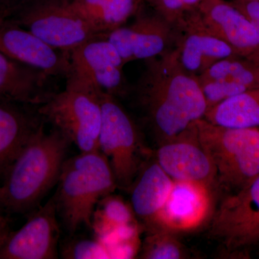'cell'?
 <instances>
[{
  "instance_id": "cell-7",
  "label": "cell",
  "mask_w": 259,
  "mask_h": 259,
  "mask_svg": "<svg viewBox=\"0 0 259 259\" xmlns=\"http://www.w3.org/2000/svg\"><path fill=\"white\" fill-rule=\"evenodd\" d=\"M6 18L56 50L69 54L101 32L68 8L64 0H32Z\"/></svg>"
},
{
  "instance_id": "cell-18",
  "label": "cell",
  "mask_w": 259,
  "mask_h": 259,
  "mask_svg": "<svg viewBox=\"0 0 259 259\" xmlns=\"http://www.w3.org/2000/svg\"><path fill=\"white\" fill-rule=\"evenodd\" d=\"M174 181L156 161L143 165L131 186V207L136 217L148 228L171 192Z\"/></svg>"
},
{
  "instance_id": "cell-14",
  "label": "cell",
  "mask_w": 259,
  "mask_h": 259,
  "mask_svg": "<svg viewBox=\"0 0 259 259\" xmlns=\"http://www.w3.org/2000/svg\"><path fill=\"white\" fill-rule=\"evenodd\" d=\"M210 188L199 182L174 181L164 205L148 229L171 233L193 231L203 224L211 208Z\"/></svg>"
},
{
  "instance_id": "cell-26",
  "label": "cell",
  "mask_w": 259,
  "mask_h": 259,
  "mask_svg": "<svg viewBox=\"0 0 259 259\" xmlns=\"http://www.w3.org/2000/svg\"><path fill=\"white\" fill-rule=\"evenodd\" d=\"M203 0H145L153 12L175 26L191 13L199 9Z\"/></svg>"
},
{
  "instance_id": "cell-6",
  "label": "cell",
  "mask_w": 259,
  "mask_h": 259,
  "mask_svg": "<svg viewBox=\"0 0 259 259\" xmlns=\"http://www.w3.org/2000/svg\"><path fill=\"white\" fill-rule=\"evenodd\" d=\"M102 124L99 149L108 160L117 187L130 190L144 165L139 129L117 97L99 93Z\"/></svg>"
},
{
  "instance_id": "cell-27",
  "label": "cell",
  "mask_w": 259,
  "mask_h": 259,
  "mask_svg": "<svg viewBox=\"0 0 259 259\" xmlns=\"http://www.w3.org/2000/svg\"><path fill=\"white\" fill-rule=\"evenodd\" d=\"M231 3L249 19L259 36V0H233Z\"/></svg>"
},
{
  "instance_id": "cell-21",
  "label": "cell",
  "mask_w": 259,
  "mask_h": 259,
  "mask_svg": "<svg viewBox=\"0 0 259 259\" xmlns=\"http://www.w3.org/2000/svg\"><path fill=\"white\" fill-rule=\"evenodd\" d=\"M204 118L223 127H259V88L227 99L209 109Z\"/></svg>"
},
{
  "instance_id": "cell-2",
  "label": "cell",
  "mask_w": 259,
  "mask_h": 259,
  "mask_svg": "<svg viewBox=\"0 0 259 259\" xmlns=\"http://www.w3.org/2000/svg\"><path fill=\"white\" fill-rule=\"evenodd\" d=\"M70 143L59 130L47 134L41 125L4 174L3 209L22 214L35 208L59 182Z\"/></svg>"
},
{
  "instance_id": "cell-20",
  "label": "cell",
  "mask_w": 259,
  "mask_h": 259,
  "mask_svg": "<svg viewBox=\"0 0 259 259\" xmlns=\"http://www.w3.org/2000/svg\"><path fill=\"white\" fill-rule=\"evenodd\" d=\"M65 3L102 34L125 25L144 10L146 3L145 0H70Z\"/></svg>"
},
{
  "instance_id": "cell-28",
  "label": "cell",
  "mask_w": 259,
  "mask_h": 259,
  "mask_svg": "<svg viewBox=\"0 0 259 259\" xmlns=\"http://www.w3.org/2000/svg\"><path fill=\"white\" fill-rule=\"evenodd\" d=\"M31 1L32 0H0V13L2 16H6L11 12Z\"/></svg>"
},
{
  "instance_id": "cell-10",
  "label": "cell",
  "mask_w": 259,
  "mask_h": 259,
  "mask_svg": "<svg viewBox=\"0 0 259 259\" xmlns=\"http://www.w3.org/2000/svg\"><path fill=\"white\" fill-rule=\"evenodd\" d=\"M143 11L131 25L102 35L115 47L125 64L158 57L174 48L175 28L171 24L154 12Z\"/></svg>"
},
{
  "instance_id": "cell-11",
  "label": "cell",
  "mask_w": 259,
  "mask_h": 259,
  "mask_svg": "<svg viewBox=\"0 0 259 259\" xmlns=\"http://www.w3.org/2000/svg\"><path fill=\"white\" fill-rule=\"evenodd\" d=\"M57 212L54 195L20 229L5 237L0 243V259L57 258L60 236Z\"/></svg>"
},
{
  "instance_id": "cell-4",
  "label": "cell",
  "mask_w": 259,
  "mask_h": 259,
  "mask_svg": "<svg viewBox=\"0 0 259 259\" xmlns=\"http://www.w3.org/2000/svg\"><path fill=\"white\" fill-rule=\"evenodd\" d=\"M194 129L224 188L234 193L258 176L259 127H223L203 117L194 122Z\"/></svg>"
},
{
  "instance_id": "cell-5",
  "label": "cell",
  "mask_w": 259,
  "mask_h": 259,
  "mask_svg": "<svg viewBox=\"0 0 259 259\" xmlns=\"http://www.w3.org/2000/svg\"><path fill=\"white\" fill-rule=\"evenodd\" d=\"M99 93L66 83L65 90L51 95L39 105L37 112L74 143L81 152L97 151L102 124Z\"/></svg>"
},
{
  "instance_id": "cell-24",
  "label": "cell",
  "mask_w": 259,
  "mask_h": 259,
  "mask_svg": "<svg viewBox=\"0 0 259 259\" xmlns=\"http://www.w3.org/2000/svg\"><path fill=\"white\" fill-rule=\"evenodd\" d=\"M185 255L183 245L173 233L159 228L148 231L140 254L146 259H180Z\"/></svg>"
},
{
  "instance_id": "cell-1",
  "label": "cell",
  "mask_w": 259,
  "mask_h": 259,
  "mask_svg": "<svg viewBox=\"0 0 259 259\" xmlns=\"http://www.w3.org/2000/svg\"><path fill=\"white\" fill-rule=\"evenodd\" d=\"M144 61L139 101L156 134L165 141L176 139L207 112L198 78L184 69L174 49Z\"/></svg>"
},
{
  "instance_id": "cell-3",
  "label": "cell",
  "mask_w": 259,
  "mask_h": 259,
  "mask_svg": "<svg viewBox=\"0 0 259 259\" xmlns=\"http://www.w3.org/2000/svg\"><path fill=\"white\" fill-rule=\"evenodd\" d=\"M117 187L110 163L100 149L66 159L54 195L66 229L72 233L81 226L92 228L97 204Z\"/></svg>"
},
{
  "instance_id": "cell-9",
  "label": "cell",
  "mask_w": 259,
  "mask_h": 259,
  "mask_svg": "<svg viewBox=\"0 0 259 259\" xmlns=\"http://www.w3.org/2000/svg\"><path fill=\"white\" fill-rule=\"evenodd\" d=\"M209 233L229 253H242L258 244L259 175L223 199Z\"/></svg>"
},
{
  "instance_id": "cell-22",
  "label": "cell",
  "mask_w": 259,
  "mask_h": 259,
  "mask_svg": "<svg viewBox=\"0 0 259 259\" xmlns=\"http://www.w3.org/2000/svg\"><path fill=\"white\" fill-rule=\"evenodd\" d=\"M197 78L218 81L244 93L259 88V65L241 56H229L213 64Z\"/></svg>"
},
{
  "instance_id": "cell-23",
  "label": "cell",
  "mask_w": 259,
  "mask_h": 259,
  "mask_svg": "<svg viewBox=\"0 0 259 259\" xmlns=\"http://www.w3.org/2000/svg\"><path fill=\"white\" fill-rule=\"evenodd\" d=\"M131 205L120 197L109 194L97 204L94 212L92 228L97 238L106 243L119 227L137 222Z\"/></svg>"
},
{
  "instance_id": "cell-8",
  "label": "cell",
  "mask_w": 259,
  "mask_h": 259,
  "mask_svg": "<svg viewBox=\"0 0 259 259\" xmlns=\"http://www.w3.org/2000/svg\"><path fill=\"white\" fill-rule=\"evenodd\" d=\"M69 59L66 82L115 97L128 93L123 72L125 63L115 47L102 35L71 51Z\"/></svg>"
},
{
  "instance_id": "cell-30",
  "label": "cell",
  "mask_w": 259,
  "mask_h": 259,
  "mask_svg": "<svg viewBox=\"0 0 259 259\" xmlns=\"http://www.w3.org/2000/svg\"><path fill=\"white\" fill-rule=\"evenodd\" d=\"M3 209V206H2L1 186H0V209Z\"/></svg>"
},
{
  "instance_id": "cell-17",
  "label": "cell",
  "mask_w": 259,
  "mask_h": 259,
  "mask_svg": "<svg viewBox=\"0 0 259 259\" xmlns=\"http://www.w3.org/2000/svg\"><path fill=\"white\" fill-rule=\"evenodd\" d=\"M52 77L41 70L0 52V100L40 105L54 93L48 90Z\"/></svg>"
},
{
  "instance_id": "cell-16",
  "label": "cell",
  "mask_w": 259,
  "mask_h": 259,
  "mask_svg": "<svg viewBox=\"0 0 259 259\" xmlns=\"http://www.w3.org/2000/svg\"><path fill=\"white\" fill-rule=\"evenodd\" d=\"M156 161L173 181L199 182L209 188L217 182L215 168L197 141L194 124L176 139L165 141Z\"/></svg>"
},
{
  "instance_id": "cell-31",
  "label": "cell",
  "mask_w": 259,
  "mask_h": 259,
  "mask_svg": "<svg viewBox=\"0 0 259 259\" xmlns=\"http://www.w3.org/2000/svg\"><path fill=\"white\" fill-rule=\"evenodd\" d=\"M64 1H70V0H64Z\"/></svg>"
},
{
  "instance_id": "cell-25",
  "label": "cell",
  "mask_w": 259,
  "mask_h": 259,
  "mask_svg": "<svg viewBox=\"0 0 259 259\" xmlns=\"http://www.w3.org/2000/svg\"><path fill=\"white\" fill-rule=\"evenodd\" d=\"M61 253L67 259L112 258L108 246L98 238H74L65 243Z\"/></svg>"
},
{
  "instance_id": "cell-13",
  "label": "cell",
  "mask_w": 259,
  "mask_h": 259,
  "mask_svg": "<svg viewBox=\"0 0 259 259\" xmlns=\"http://www.w3.org/2000/svg\"><path fill=\"white\" fill-rule=\"evenodd\" d=\"M204 27L236 55L259 65V36L249 19L231 2L203 0L198 9Z\"/></svg>"
},
{
  "instance_id": "cell-15",
  "label": "cell",
  "mask_w": 259,
  "mask_h": 259,
  "mask_svg": "<svg viewBox=\"0 0 259 259\" xmlns=\"http://www.w3.org/2000/svg\"><path fill=\"white\" fill-rule=\"evenodd\" d=\"M0 52L41 70L52 77H66L69 74V54L56 50L27 29L2 15Z\"/></svg>"
},
{
  "instance_id": "cell-32",
  "label": "cell",
  "mask_w": 259,
  "mask_h": 259,
  "mask_svg": "<svg viewBox=\"0 0 259 259\" xmlns=\"http://www.w3.org/2000/svg\"><path fill=\"white\" fill-rule=\"evenodd\" d=\"M0 15H1V13H0Z\"/></svg>"
},
{
  "instance_id": "cell-29",
  "label": "cell",
  "mask_w": 259,
  "mask_h": 259,
  "mask_svg": "<svg viewBox=\"0 0 259 259\" xmlns=\"http://www.w3.org/2000/svg\"><path fill=\"white\" fill-rule=\"evenodd\" d=\"M8 233L9 231H8V221L0 214V243Z\"/></svg>"
},
{
  "instance_id": "cell-12",
  "label": "cell",
  "mask_w": 259,
  "mask_h": 259,
  "mask_svg": "<svg viewBox=\"0 0 259 259\" xmlns=\"http://www.w3.org/2000/svg\"><path fill=\"white\" fill-rule=\"evenodd\" d=\"M174 28L173 49L184 69L194 76H199L218 61L236 55L229 45L204 27L198 10L187 15Z\"/></svg>"
},
{
  "instance_id": "cell-19",
  "label": "cell",
  "mask_w": 259,
  "mask_h": 259,
  "mask_svg": "<svg viewBox=\"0 0 259 259\" xmlns=\"http://www.w3.org/2000/svg\"><path fill=\"white\" fill-rule=\"evenodd\" d=\"M21 105L0 100V174L3 175L41 126Z\"/></svg>"
}]
</instances>
